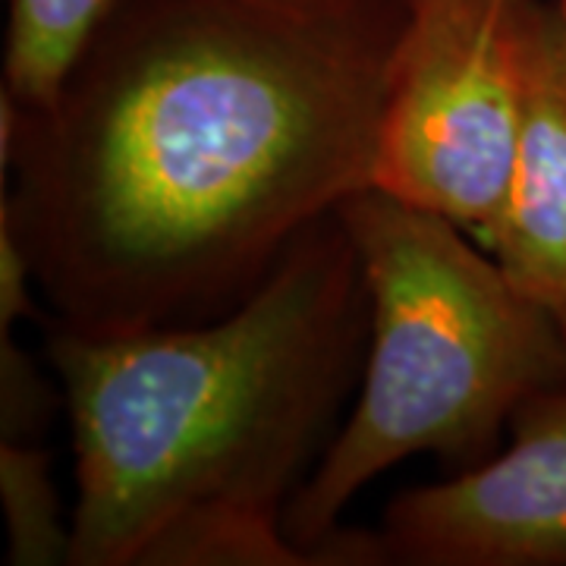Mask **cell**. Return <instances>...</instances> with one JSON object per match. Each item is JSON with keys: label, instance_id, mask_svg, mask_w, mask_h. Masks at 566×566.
Masks as SVG:
<instances>
[{"label": "cell", "instance_id": "cell-1", "mask_svg": "<svg viewBox=\"0 0 566 566\" xmlns=\"http://www.w3.org/2000/svg\"><path fill=\"white\" fill-rule=\"evenodd\" d=\"M409 0H120L57 95L0 92L13 223L54 322L196 324L371 186Z\"/></svg>", "mask_w": 566, "mask_h": 566}, {"label": "cell", "instance_id": "cell-2", "mask_svg": "<svg viewBox=\"0 0 566 566\" xmlns=\"http://www.w3.org/2000/svg\"><path fill=\"white\" fill-rule=\"evenodd\" d=\"M365 344L363 264L337 211L214 318L123 334L48 318L76 460L70 566H315L283 520L344 422Z\"/></svg>", "mask_w": 566, "mask_h": 566}, {"label": "cell", "instance_id": "cell-3", "mask_svg": "<svg viewBox=\"0 0 566 566\" xmlns=\"http://www.w3.org/2000/svg\"><path fill=\"white\" fill-rule=\"evenodd\" d=\"M368 293L359 394L283 528L315 566H349L344 510L387 469L491 460L538 394L566 381V334L463 227L375 186L340 202Z\"/></svg>", "mask_w": 566, "mask_h": 566}, {"label": "cell", "instance_id": "cell-4", "mask_svg": "<svg viewBox=\"0 0 566 566\" xmlns=\"http://www.w3.org/2000/svg\"><path fill=\"white\" fill-rule=\"evenodd\" d=\"M523 129V0H412L371 186L463 230L501 218Z\"/></svg>", "mask_w": 566, "mask_h": 566}, {"label": "cell", "instance_id": "cell-5", "mask_svg": "<svg viewBox=\"0 0 566 566\" xmlns=\"http://www.w3.org/2000/svg\"><path fill=\"white\" fill-rule=\"evenodd\" d=\"M368 545L375 566H566V381L491 460L400 491Z\"/></svg>", "mask_w": 566, "mask_h": 566}, {"label": "cell", "instance_id": "cell-6", "mask_svg": "<svg viewBox=\"0 0 566 566\" xmlns=\"http://www.w3.org/2000/svg\"><path fill=\"white\" fill-rule=\"evenodd\" d=\"M491 255L566 334V10L523 0V129Z\"/></svg>", "mask_w": 566, "mask_h": 566}, {"label": "cell", "instance_id": "cell-7", "mask_svg": "<svg viewBox=\"0 0 566 566\" xmlns=\"http://www.w3.org/2000/svg\"><path fill=\"white\" fill-rule=\"evenodd\" d=\"M120 0H7L3 92L22 107L57 95Z\"/></svg>", "mask_w": 566, "mask_h": 566}, {"label": "cell", "instance_id": "cell-8", "mask_svg": "<svg viewBox=\"0 0 566 566\" xmlns=\"http://www.w3.org/2000/svg\"><path fill=\"white\" fill-rule=\"evenodd\" d=\"M0 501L10 564H73V513H63L51 457L39 441H0Z\"/></svg>", "mask_w": 566, "mask_h": 566}, {"label": "cell", "instance_id": "cell-9", "mask_svg": "<svg viewBox=\"0 0 566 566\" xmlns=\"http://www.w3.org/2000/svg\"><path fill=\"white\" fill-rule=\"evenodd\" d=\"M61 409V381L51 385L13 331L0 327V441H39Z\"/></svg>", "mask_w": 566, "mask_h": 566}, {"label": "cell", "instance_id": "cell-10", "mask_svg": "<svg viewBox=\"0 0 566 566\" xmlns=\"http://www.w3.org/2000/svg\"><path fill=\"white\" fill-rule=\"evenodd\" d=\"M32 286H39L32 259L22 245L20 233L13 230V223L0 218V327L13 331V324L25 315L39 318Z\"/></svg>", "mask_w": 566, "mask_h": 566}, {"label": "cell", "instance_id": "cell-11", "mask_svg": "<svg viewBox=\"0 0 566 566\" xmlns=\"http://www.w3.org/2000/svg\"><path fill=\"white\" fill-rule=\"evenodd\" d=\"M557 3H560V7H564V10H566V0H557Z\"/></svg>", "mask_w": 566, "mask_h": 566}, {"label": "cell", "instance_id": "cell-12", "mask_svg": "<svg viewBox=\"0 0 566 566\" xmlns=\"http://www.w3.org/2000/svg\"><path fill=\"white\" fill-rule=\"evenodd\" d=\"M409 3H412V0H409Z\"/></svg>", "mask_w": 566, "mask_h": 566}]
</instances>
